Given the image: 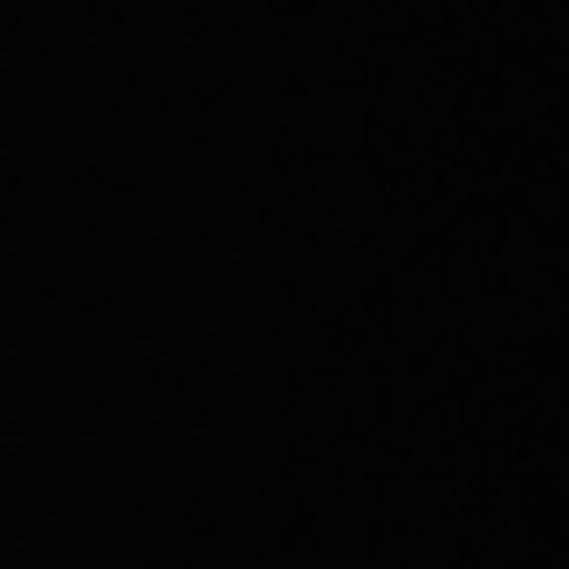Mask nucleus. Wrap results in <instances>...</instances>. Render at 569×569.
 <instances>
[]
</instances>
